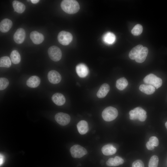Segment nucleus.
Listing matches in <instances>:
<instances>
[{
	"mask_svg": "<svg viewBox=\"0 0 167 167\" xmlns=\"http://www.w3.org/2000/svg\"><path fill=\"white\" fill-rule=\"evenodd\" d=\"M62 9L66 13L72 14L77 12L80 6L77 1L74 0H64L61 4Z\"/></svg>",
	"mask_w": 167,
	"mask_h": 167,
	"instance_id": "1",
	"label": "nucleus"
},
{
	"mask_svg": "<svg viewBox=\"0 0 167 167\" xmlns=\"http://www.w3.org/2000/svg\"><path fill=\"white\" fill-rule=\"evenodd\" d=\"M129 118L131 120H138L141 122L145 121L147 117L146 111L141 107H137L129 112Z\"/></svg>",
	"mask_w": 167,
	"mask_h": 167,
	"instance_id": "2",
	"label": "nucleus"
},
{
	"mask_svg": "<svg viewBox=\"0 0 167 167\" xmlns=\"http://www.w3.org/2000/svg\"><path fill=\"white\" fill-rule=\"evenodd\" d=\"M118 115V112L117 109L112 106L105 108L102 113V117L103 119L107 122H110L114 120Z\"/></svg>",
	"mask_w": 167,
	"mask_h": 167,
	"instance_id": "3",
	"label": "nucleus"
},
{
	"mask_svg": "<svg viewBox=\"0 0 167 167\" xmlns=\"http://www.w3.org/2000/svg\"><path fill=\"white\" fill-rule=\"evenodd\" d=\"M143 81L145 83L151 85L157 89L161 86L162 83V79L153 74L147 75Z\"/></svg>",
	"mask_w": 167,
	"mask_h": 167,
	"instance_id": "4",
	"label": "nucleus"
},
{
	"mask_svg": "<svg viewBox=\"0 0 167 167\" xmlns=\"http://www.w3.org/2000/svg\"><path fill=\"white\" fill-rule=\"evenodd\" d=\"M70 152L71 156L75 158H80L87 153L85 148L78 144L75 145L71 147Z\"/></svg>",
	"mask_w": 167,
	"mask_h": 167,
	"instance_id": "5",
	"label": "nucleus"
},
{
	"mask_svg": "<svg viewBox=\"0 0 167 167\" xmlns=\"http://www.w3.org/2000/svg\"><path fill=\"white\" fill-rule=\"evenodd\" d=\"M73 36L70 32L62 31L59 32L58 36V40L61 44L64 45H69L72 41Z\"/></svg>",
	"mask_w": 167,
	"mask_h": 167,
	"instance_id": "6",
	"label": "nucleus"
},
{
	"mask_svg": "<svg viewBox=\"0 0 167 167\" xmlns=\"http://www.w3.org/2000/svg\"><path fill=\"white\" fill-rule=\"evenodd\" d=\"M48 52L49 58L53 61H58L62 58L61 51L57 46L53 45L50 47L48 49Z\"/></svg>",
	"mask_w": 167,
	"mask_h": 167,
	"instance_id": "7",
	"label": "nucleus"
},
{
	"mask_svg": "<svg viewBox=\"0 0 167 167\" xmlns=\"http://www.w3.org/2000/svg\"><path fill=\"white\" fill-rule=\"evenodd\" d=\"M56 121L60 125L64 126L70 122L71 117L68 114L62 112L57 113L55 116Z\"/></svg>",
	"mask_w": 167,
	"mask_h": 167,
	"instance_id": "8",
	"label": "nucleus"
},
{
	"mask_svg": "<svg viewBox=\"0 0 167 167\" xmlns=\"http://www.w3.org/2000/svg\"><path fill=\"white\" fill-rule=\"evenodd\" d=\"M26 36L24 30L22 28L18 29L13 36L14 41L17 44H20L24 41Z\"/></svg>",
	"mask_w": 167,
	"mask_h": 167,
	"instance_id": "9",
	"label": "nucleus"
},
{
	"mask_svg": "<svg viewBox=\"0 0 167 167\" xmlns=\"http://www.w3.org/2000/svg\"><path fill=\"white\" fill-rule=\"evenodd\" d=\"M48 78L51 83L54 84H57L61 81V76L58 71L53 70L48 72Z\"/></svg>",
	"mask_w": 167,
	"mask_h": 167,
	"instance_id": "10",
	"label": "nucleus"
},
{
	"mask_svg": "<svg viewBox=\"0 0 167 167\" xmlns=\"http://www.w3.org/2000/svg\"><path fill=\"white\" fill-rule=\"evenodd\" d=\"M75 69L77 75L81 78L86 77L89 73L88 67L84 63H80L77 65Z\"/></svg>",
	"mask_w": 167,
	"mask_h": 167,
	"instance_id": "11",
	"label": "nucleus"
},
{
	"mask_svg": "<svg viewBox=\"0 0 167 167\" xmlns=\"http://www.w3.org/2000/svg\"><path fill=\"white\" fill-rule=\"evenodd\" d=\"M30 36L31 39L35 44H39L44 40L43 35L36 31H32L31 33Z\"/></svg>",
	"mask_w": 167,
	"mask_h": 167,
	"instance_id": "12",
	"label": "nucleus"
},
{
	"mask_svg": "<svg viewBox=\"0 0 167 167\" xmlns=\"http://www.w3.org/2000/svg\"><path fill=\"white\" fill-rule=\"evenodd\" d=\"M12 26V22L10 19H2L0 23V30L3 33L8 32Z\"/></svg>",
	"mask_w": 167,
	"mask_h": 167,
	"instance_id": "13",
	"label": "nucleus"
},
{
	"mask_svg": "<svg viewBox=\"0 0 167 167\" xmlns=\"http://www.w3.org/2000/svg\"><path fill=\"white\" fill-rule=\"evenodd\" d=\"M53 101L57 105L61 106L64 104L66 102L65 97L61 93H56L52 97Z\"/></svg>",
	"mask_w": 167,
	"mask_h": 167,
	"instance_id": "14",
	"label": "nucleus"
},
{
	"mask_svg": "<svg viewBox=\"0 0 167 167\" xmlns=\"http://www.w3.org/2000/svg\"><path fill=\"white\" fill-rule=\"evenodd\" d=\"M124 161L122 158L116 156L114 158H109L106 162V164L109 166H116L122 164Z\"/></svg>",
	"mask_w": 167,
	"mask_h": 167,
	"instance_id": "15",
	"label": "nucleus"
},
{
	"mask_svg": "<svg viewBox=\"0 0 167 167\" xmlns=\"http://www.w3.org/2000/svg\"><path fill=\"white\" fill-rule=\"evenodd\" d=\"M110 90L109 85L104 83L102 84L97 93V96L99 98L104 97L107 95Z\"/></svg>",
	"mask_w": 167,
	"mask_h": 167,
	"instance_id": "16",
	"label": "nucleus"
},
{
	"mask_svg": "<svg viewBox=\"0 0 167 167\" xmlns=\"http://www.w3.org/2000/svg\"><path fill=\"white\" fill-rule=\"evenodd\" d=\"M40 82V79L38 76L34 75L30 77L28 79L26 84L29 87L35 88L39 85Z\"/></svg>",
	"mask_w": 167,
	"mask_h": 167,
	"instance_id": "17",
	"label": "nucleus"
},
{
	"mask_svg": "<svg viewBox=\"0 0 167 167\" xmlns=\"http://www.w3.org/2000/svg\"><path fill=\"white\" fill-rule=\"evenodd\" d=\"M101 151L104 155L109 156L114 154L117 152V149L112 145L107 144L102 147Z\"/></svg>",
	"mask_w": 167,
	"mask_h": 167,
	"instance_id": "18",
	"label": "nucleus"
},
{
	"mask_svg": "<svg viewBox=\"0 0 167 167\" xmlns=\"http://www.w3.org/2000/svg\"><path fill=\"white\" fill-rule=\"evenodd\" d=\"M77 127L78 132L81 135L86 134L89 129L88 123L85 120L80 121L77 124Z\"/></svg>",
	"mask_w": 167,
	"mask_h": 167,
	"instance_id": "19",
	"label": "nucleus"
},
{
	"mask_svg": "<svg viewBox=\"0 0 167 167\" xmlns=\"http://www.w3.org/2000/svg\"><path fill=\"white\" fill-rule=\"evenodd\" d=\"M148 52V49L147 47H143L135 59L136 62L139 63L143 62L146 58Z\"/></svg>",
	"mask_w": 167,
	"mask_h": 167,
	"instance_id": "20",
	"label": "nucleus"
},
{
	"mask_svg": "<svg viewBox=\"0 0 167 167\" xmlns=\"http://www.w3.org/2000/svg\"><path fill=\"white\" fill-rule=\"evenodd\" d=\"M139 89L141 92L147 95L152 94L155 91V88L150 85L141 84L139 86Z\"/></svg>",
	"mask_w": 167,
	"mask_h": 167,
	"instance_id": "21",
	"label": "nucleus"
},
{
	"mask_svg": "<svg viewBox=\"0 0 167 167\" xmlns=\"http://www.w3.org/2000/svg\"><path fill=\"white\" fill-rule=\"evenodd\" d=\"M143 47L141 45H137L133 48L129 52V56L132 60H135Z\"/></svg>",
	"mask_w": 167,
	"mask_h": 167,
	"instance_id": "22",
	"label": "nucleus"
},
{
	"mask_svg": "<svg viewBox=\"0 0 167 167\" xmlns=\"http://www.w3.org/2000/svg\"><path fill=\"white\" fill-rule=\"evenodd\" d=\"M13 6L15 11L19 13L24 12L25 9V6L22 2L14 0L12 2Z\"/></svg>",
	"mask_w": 167,
	"mask_h": 167,
	"instance_id": "23",
	"label": "nucleus"
},
{
	"mask_svg": "<svg viewBox=\"0 0 167 167\" xmlns=\"http://www.w3.org/2000/svg\"><path fill=\"white\" fill-rule=\"evenodd\" d=\"M104 42L107 44H112L115 41L116 37L113 33L109 32L106 33L103 36Z\"/></svg>",
	"mask_w": 167,
	"mask_h": 167,
	"instance_id": "24",
	"label": "nucleus"
},
{
	"mask_svg": "<svg viewBox=\"0 0 167 167\" xmlns=\"http://www.w3.org/2000/svg\"><path fill=\"white\" fill-rule=\"evenodd\" d=\"M128 85V82L125 77L121 78L117 80L116 86V88L120 90L125 89Z\"/></svg>",
	"mask_w": 167,
	"mask_h": 167,
	"instance_id": "25",
	"label": "nucleus"
},
{
	"mask_svg": "<svg viewBox=\"0 0 167 167\" xmlns=\"http://www.w3.org/2000/svg\"><path fill=\"white\" fill-rule=\"evenodd\" d=\"M10 57L13 63L17 64L19 63L21 60V57L19 52L16 50H13L11 53Z\"/></svg>",
	"mask_w": 167,
	"mask_h": 167,
	"instance_id": "26",
	"label": "nucleus"
},
{
	"mask_svg": "<svg viewBox=\"0 0 167 167\" xmlns=\"http://www.w3.org/2000/svg\"><path fill=\"white\" fill-rule=\"evenodd\" d=\"M11 62L10 58L6 56L1 57L0 58V66L8 68L11 65Z\"/></svg>",
	"mask_w": 167,
	"mask_h": 167,
	"instance_id": "27",
	"label": "nucleus"
},
{
	"mask_svg": "<svg viewBox=\"0 0 167 167\" xmlns=\"http://www.w3.org/2000/svg\"><path fill=\"white\" fill-rule=\"evenodd\" d=\"M143 28L142 26L139 24L135 25L132 29L131 32L133 35L135 36L139 35L142 33Z\"/></svg>",
	"mask_w": 167,
	"mask_h": 167,
	"instance_id": "28",
	"label": "nucleus"
},
{
	"mask_svg": "<svg viewBox=\"0 0 167 167\" xmlns=\"http://www.w3.org/2000/svg\"><path fill=\"white\" fill-rule=\"evenodd\" d=\"M159 159L156 155H153L150 158L148 163V167H157Z\"/></svg>",
	"mask_w": 167,
	"mask_h": 167,
	"instance_id": "29",
	"label": "nucleus"
},
{
	"mask_svg": "<svg viewBox=\"0 0 167 167\" xmlns=\"http://www.w3.org/2000/svg\"><path fill=\"white\" fill-rule=\"evenodd\" d=\"M9 82L8 80L5 78H0V90H2L6 88L8 86Z\"/></svg>",
	"mask_w": 167,
	"mask_h": 167,
	"instance_id": "30",
	"label": "nucleus"
},
{
	"mask_svg": "<svg viewBox=\"0 0 167 167\" xmlns=\"http://www.w3.org/2000/svg\"><path fill=\"white\" fill-rule=\"evenodd\" d=\"M149 141L155 147H157L159 145V140L156 136H153L150 138Z\"/></svg>",
	"mask_w": 167,
	"mask_h": 167,
	"instance_id": "31",
	"label": "nucleus"
},
{
	"mask_svg": "<svg viewBox=\"0 0 167 167\" xmlns=\"http://www.w3.org/2000/svg\"><path fill=\"white\" fill-rule=\"evenodd\" d=\"M132 167H144V165L141 160H138L133 163Z\"/></svg>",
	"mask_w": 167,
	"mask_h": 167,
	"instance_id": "32",
	"label": "nucleus"
},
{
	"mask_svg": "<svg viewBox=\"0 0 167 167\" xmlns=\"http://www.w3.org/2000/svg\"><path fill=\"white\" fill-rule=\"evenodd\" d=\"M147 148L149 150H153L154 148V146L149 141L146 144Z\"/></svg>",
	"mask_w": 167,
	"mask_h": 167,
	"instance_id": "33",
	"label": "nucleus"
},
{
	"mask_svg": "<svg viewBox=\"0 0 167 167\" xmlns=\"http://www.w3.org/2000/svg\"><path fill=\"white\" fill-rule=\"evenodd\" d=\"M4 162L3 157L0 154V165L3 164Z\"/></svg>",
	"mask_w": 167,
	"mask_h": 167,
	"instance_id": "34",
	"label": "nucleus"
},
{
	"mask_svg": "<svg viewBox=\"0 0 167 167\" xmlns=\"http://www.w3.org/2000/svg\"><path fill=\"white\" fill-rule=\"evenodd\" d=\"M40 1L39 0H31V2L33 4L38 3Z\"/></svg>",
	"mask_w": 167,
	"mask_h": 167,
	"instance_id": "35",
	"label": "nucleus"
},
{
	"mask_svg": "<svg viewBox=\"0 0 167 167\" xmlns=\"http://www.w3.org/2000/svg\"><path fill=\"white\" fill-rule=\"evenodd\" d=\"M165 126L167 129V121L165 123Z\"/></svg>",
	"mask_w": 167,
	"mask_h": 167,
	"instance_id": "36",
	"label": "nucleus"
}]
</instances>
